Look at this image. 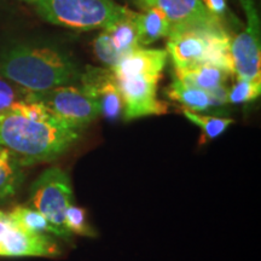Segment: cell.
<instances>
[{"label": "cell", "instance_id": "cell-1", "mask_svg": "<svg viewBox=\"0 0 261 261\" xmlns=\"http://www.w3.org/2000/svg\"><path fill=\"white\" fill-rule=\"evenodd\" d=\"M79 136V129L71 128L41 102L29 97L0 113V146L22 166L55 161Z\"/></svg>", "mask_w": 261, "mask_h": 261}, {"label": "cell", "instance_id": "cell-2", "mask_svg": "<svg viewBox=\"0 0 261 261\" xmlns=\"http://www.w3.org/2000/svg\"><path fill=\"white\" fill-rule=\"evenodd\" d=\"M80 75L69 57L51 47L21 46L0 57V76L32 93L73 85Z\"/></svg>", "mask_w": 261, "mask_h": 261}, {"label": "cell", "instance_id": "cell-3", "mask_svg": "<svg viewBox=\"0 0 261 261\" xmlns=\"http://www.w3.org/2000/svg\"><path fill=\"white\" fill-rule=\"evenodd\" d=\"M34 5L44 21L75 31L106 29L128 11L114 0H37Z\"/></svg>", "mask_w": 261, "mask_h": 261}, {"label": "cell", "instance_id": "cell-4", "mask_svg": "<svg viewBox=\"0 0 261 261\" xmlns=\"http://www.w3.org/2000/svg\"><path fill=\"white\" fill-rule=\"evenodd\" d=\"M166 51L174 70L189 69L201 64H214L231 74V38L226 31H185L168 35Z\"/></svg>", "mask_w": 261, "mask_h": 261}, {"label": "cell", "instance_id": "cell-5", "mask_svg": "<svg viewBox=\"0 0 261 261\" xmlns=\"http://www.w3.org/2000/svg\"><path fill=\"white\" fill-rule=\"evenodd\" d=\"M71 203L73 188L70 178L60 167L45 169L32 184L29 207L41 213L60 230L69 233L71 232L65 227V213Z\"/></svg>", "mask_w": 261, "mask_h": 261}, {"label": "cell", "instance_id": "cell-6", "mask_svg": "<svg viewBox=\"0 0 261 261\" xmlns=\"http://www.w3.org/2000/svg\"><path fill=\"white\" fill-rule=\"evenodd\" d=\"M29 98L41 102L61 121L79 129L99 116V107L94 97L83 87L67 85L41 93L29 92Z\"/></svg>", "mask_w": 261, "mask_h": 261}, {"label": "cell", "instance_id": "cell-7", "mask_svg": "<svg viewBox=\"0 0 261 261\" xmlns=\"http://www.w3.org/2000/svg\"><path fill=\"white\" fill-rule=\"evenodd\" d=\"M247 16V25L230 42L232 71L238 79L254 80L261 77L260 18L254 0H240Z\"/></svg>", "mask_w": 261, "mask_h": 261}, {"label": "cell", "instance_id": "cell-8", "mask_svg": "<svg viewBox=\"0 0 261 261\" xmlns=\"http://www.w3.org/2000/svg\"><path fill=\"white\" fill-rule=\"evenodd\" d=\"M143 10L158 8L169 23V34L185 31H226L219 17L212 14L203 0H137Z\"/></svg>", "mask_w": 261, "mask_h": 261}, {"label": "cell", "instance_id": "cell-9", "mask_svg": "<svg viewBox=\"0 0 261 261\" xmlns=\"http://www.w3.org/2000/svg\"><path fill=\"white\" fill-rule=\"evenodd\" d=\"M162 75H138L115 77L123 103V119L126 121L152 115H165L168 104L158 98L159 81Z\"/></svg>", "mask_w": 261, "mask_h": 261}, {"label": "cell", "instance_id": "cell-10", "mask_svg": "<svg viewBox=\"0 0 261 261\" xmlns=\"http://www.w3.org/2000/svg\"><path fill=\"white\" fill-rule=\"evenodd\" d=\"M83 89L94 97L99 107V115L109 121H115L122 115L121 93L112 70L102 68H87L80 75Z\"/></svg>", "mask_w": 261, "mask_h": 261}, {"label": "cell", "instance_id": "cell-11", "mask_svg": "<svg viewBox=\"0 0 261 261\" xmlns=\"http://www.w3.org/2000/svg\"><path fill=\"white\" fill-rule=\"evenodd\" d=\"M60 253V247L50 234L31 232L15 224L0 237V256L51 257Z\"/></svg>", "mask_w": 261, "mask_h": 261}, {"label": "cell", "instance_id": "cell-12", "mask_svg": "<svg viewBox=\"0 0 261 261\" xmlns=\"http://www.w3.org/2000/svg\"><path fill=\"white\" fill-rule=\"evenodd\" d=\"M168 62L166 50L140 47L120 60L112 70L115 77H130L138 75H162Z\"/></svg>", "mask_w": 261, "mask_h": 261}, {"label": "cell", "instance_id": "cell-13", "mask_svg": "<svg viewBox=\"0 0 261 261\" xmlns=\"http://www.w3.org/2000/svg\"><path fill=\"white\" fill-rule=\"evenodd\" d=\"M230 74V71L214 64H201L189 69L174 70L175 79L208 93L221 85H225Z\"/></svg>", "mask_w": 261, "mask_h": 261}, {"label": "cell", "instance_id": "cell-14", "mask_svg": "<svg viewBox=\"0 0 261 261\" xmlns=\"http://www.w3.org/2000/svg\"><path fill=\"white\" fill-rule=\"evenodd\" d=\"M136 23L140 47L149 46L169 35L168 19L158 8H148L143 12H136Z\"/></svg>", "mask_w": 261, "mask_h": 261}, {"label": "cell", "instance_id": "cell-15", "mask_svg": "<svg viewBox=\"0 0 261 261\" xmlns=\"http://www.w3.org/2000/svg\"><path fill=\"white\" fill-rule=\"evenodd\" d=\"M109 35L113 46L123 57L129 52L140 48L138 40V27L136 23V12L128 10L127 14L103 29Z\"/></svg>", "mask_w": 261, "mask_h": 261}, {"label": "cell", "instance_id": "cell-16", "mask_svg": "<svg viewBox=\"0 0 261 261\" xmlns=\"http://www.w3.org/2000/svg\"><path fill=\"white\" fill-rule=\"evenodd\" d=\"M10 219L12 224L24 228V230L31 231V232L37 233H47L55 234V236L61 238H67L69 240L71 233L62 231L60 228L52 225L46 218L38 211L33 210L31 207H24V205H18L9 213Z\"/></svg>", "mask_w": 261, "mask_h": 261}, {"label": "cell", "instance_id": "cell-17", "mask_svg": "<svg viewBox=\"0 0 261 261\" xmlns=\"http://www.w3.org/2000/svg\"><path fill=\"white\" fill-rule=\"evenodd\" d=\"M169 99L180 103L182 108L195 113L205 112L212 107L210 93L197 87L181 83L180 80L173 79V83L166 90Z\"/></svg>", "mask_w": 261, "mask_h": 261}, {"label": "cell", "instance_id": "cell-18", "mask_svg": "<svg viewBox=\"0 0 261 261\" xmlns=\"http://www.w3.org/2000/svg\"><path fill=\"white\" fill-rule=\"evenodd\" d=\"M23 166L9 150L0 146V200L12 197L23 180Z\"/></svg>", "mask_w": 261, "mask_h": 261}, {"label": "cell", "instance_id": "cell-19", "mask_svg": "<svg viewBox=\"0 0 261 261\" xmlns=\"http://www.w3.org/2000/svg\"><path fill=\"white\" fill-rule=\"evenodd\" d=\"M181 113L189 121L202 129L203 135H202L201 143L211 142V140L220 137L234 122L232 119H227V117L203 115V114L191 112L185 108H181Z\"/></svg>", "mask_w": 261, "mask_h": 261}, {"label": "cell", "instance_id": "cell-20", "mask_svg": "<svg viewBox=\"0 0 261 261\" xmlns=\"http://www.w3.org/2000/svg\"><path fill=\"white\" fill-rule=\"evenodd\" d=\"M261 93V77L254 80L238 79L228 90L227 100L230 104H244L259 98Z\"/></svg>", "mask_w": 261, "mask_h": 261}, {"label": "cell", "instance_id": "cell-21", "mask_svg": "<svg viewBox=\"0 0 261 261\" xmlns=\"http://www.w3.org/2000/svg\"><path fill=\"white\" fill-rule=\"evenodd\" d=\"M65 227L71 233L80 234V236L92 237L96 234L87 220V212L74 204H71L65 213Z\"/></svg>", "mask_w": 261, "mask_h": 261}, {"label": "cell", "instance_id": "cell-22", "mask_svg": "<svg viewBox=\"0 0 261 261\" xmlns=\"http://www.w3.org/2000/svg\"><path fill=\"white\" fill-rule=\"evenodd\" d=\"M93 51L98 60L106 64L109 69L115 67L122 58L121 55H120L119 52L115 50V47L113 46L112 41H110L109 39V35H108V33L106 31L100 33L96 40H94Z\"/></svg>", "mask_w": 261, "mask_h": 261}, {"label": "cell", "instance_id": "cell-23", "mask_svg": "<svg viewBox=\"0 0 261 261\" xmlns=\"http://www.w3.org/2000/svg\"><path fill=\"white\" fill-rule=\"evenodd\" d=\"M28 97V91L16 86L15 84L0 76V113L9 109L15 103L27 99Z\"/></svg>", "mask_w": 261, "mask_h": 261}, {"label": "cell", "instance_id": "cell-24", "mask_svg": "<svg viewBox=\"0 0 261 261\" xmlns=\"http://www.w3.org/2000/svg\"><path fill=\"white\" fill-rule=\"evenodd\" d=\"M212 107H220L224 104H227V97H228V90L225 85L217 87V89L210 92Z\"/></svg>", "mask_w": 261, "mask_h": 261}, {"label": "cell", "instance_id": "cell-25", "mask_svg": "<svg viewBox=\"0 0 261 261\" xmlns=\"http://www.w3.org/2000/svg\"><path fill=\"white\" fill-rule=\"evenodd\" d=\"M203 3L212 14L219 18L226 11V0H203Z\"/></svg>", "mask_w": 261, "mask_h": 261}, {"label": "cell", "instance_id": "cell-26", "mask_svg": "<svg viewBox=\"0 0 261 261\" xmlns=\"http://www.w3.org/2000/svg\"><path fill=\"white\" fill-rule=\"evenodd\" d=\"M11 219H10L9 213L0 211V237L5 233V231L11 226Z\"/></svg>", "mask_w": 261, "mask_h": 261}, {"label": "cell", "instance_id": "cell-27", "mask_svg": "<svg viewBox=\"0 0 261 261\" xmlns=\"http://www.w3.org/2000/svg\"><path fill=\"white\" fill-rule=\"evenodd\" d=\"M22 2H25V3H29V4H34L37 0H22Z\"/></svg>", "mask_w": 261, "mask_h": 261}]
</instances>
